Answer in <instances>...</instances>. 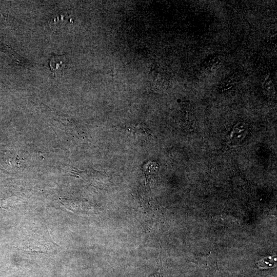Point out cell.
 <instances>
[{
  "mask_svg": "<svg viewBox=\"0 0 277 277\" xmlns=\"http://www.w3.org/2000/svg\"><path fill=\"white\" fill-rule=\"evenodd\" d=\"M128 129L132 134L141 140H145L151 135L149 129L143 125H130Z\"/></svg>",
  "mask_w": 277,
  "mask_h": 277,
  "instance_id": "3957f363",
  "label": "cell"
},
{
  "mask_svg": "<svg viewBox=\"0 0 277 277\" xmlns=\"http://www.w3.org/2000/svg\"><path fill=\"white\" fill-rule=\"evenodd\" d=\"M151 277H157V274H154L153 275L151 276Z\"/></svg>",
  "mask_w": 277,
  "mask_h": 277,
  "instance_id": "5b68a950",
  "label": "cell"
},
{
  "mask_svg": "<svg viewBox=\"0 0 277 277\" xmlns=\"http://www.w3.org/2000/svg\"><path fill=\"white\" fill-rule=\"evenodd\" d=\"M276 260V259L275 256H269L259 261L257 264L260 268L266 269L274 267Z\"/></svg>",
  "mask_w": 277,
  "mask_h": 277,
  "instance_id": "277c9868",
  "label": "cell"
},
{
  "mask_svg": "<svg viewBox=\"0 0 277 277\" xmlns=\"http://www.w3.org/2000/svg\"><path fill=\"white\" fill-rule=\"evenodd\" d=\"M246 134V129L242 124L235 125L227 140V143L230 146L238 145Z\"/></svg>",
  "mask_w": 277,
  "mask_h": 277,
  "instance_id": "6da1fadb",
  "label": "cell"
},
{
  "mask_svg": "<svg viewBox=\"0 0 277 277\" xmlns=\"http://www.w3.org/2000/svg\"><path fill=\"white\" fill-rule=\"evenodd\" d=\"M49 65L55 75H60L66 66L65 56L55 55L52 56L49 60Z\"/></svg>",
  "mask_w": 277,
  "mask_h": 277,
  "instance_id": "7a4b0ae2",
  "label": "cell"
}]
</instances>
